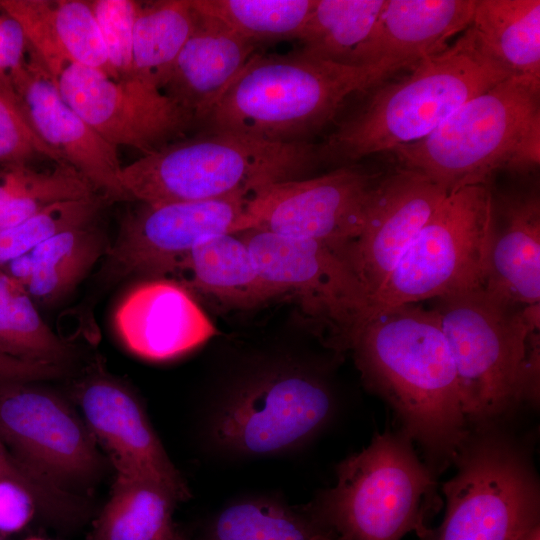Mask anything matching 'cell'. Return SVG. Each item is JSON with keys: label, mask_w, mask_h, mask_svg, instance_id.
Segmentation results:
<instances>
[{"label": "cell", "mask_w": 540, "mask_h": 540, "mask_svg": "<svg viewBox=\"0 0 540 540\" xmlns=\"http://www.w3.org/2000/svg\"><path fill=\"white\" fill-rule=\"evenodd\" d=\"M346 350L366 387L393 409L403 431L442 472L470 426L463 413L453 356L434 308L403 304L369 314Z\"/></svg>", "instance_id": "cell-1"}, {"label": "cell", "mask_w": 540, "mask_h": 540, "mask_svg": "<svg viewBox=\"0 0 540 540\" xmlns=\"http://www.w3.org/2000/svg\"><path fill=\"white\" fill-rule=\"evenodd\" d=\"M512 76L469 26L405 77L382 83L319 146L322 160L355 162L435 131L474 96Z\"/></svg>", "instance_id": "cell-2"}, {"label": "cell", "mask_w": 540, "mask_h": 540, "mask_svg": "<svg viewBox=\"0 0 540 540\" xmlns=\"http://www.w3.org/2000/svg\"><path fill=\"white\" fill-rule=\"evenodd\" d=\"M384 83L373 67H353L304 54H254L212 107L206 132L292 143L309 141L357 92Z\"/></svg>", "instance_id": "cell-3"}, {"label": "cell", "mask_w": 540, "mask_h": 540, "mask_svg": "<svg viewBox=\"0 0 540 540\" xmlns=\"http://www.w3.org/2000/svg\"><path fill=\"white\" fill-rule=\"evenodd\" d=\"M392 153L449 192L490 183L498 170L524 173L540 161V82L510 76L459 107L427 137Z\"/></svg>", "instance_id": "cell-4"}, {"label": "cell", "mask_w": 540, "mask_h": 540, "mask_svg": "<svg viewBox=\"0 0 540 540\" xmlns=\"http://www.w3.org/2000/svg\"><path fill=\"white\" fill-rule=\"evenodd\" d=\"M321 160L310 141L206 132L142 155L122 167L120 179L129 200L143 204L214 200L301 178Z\"/></svg>", "instance_id": "cell-5"}, {"label": "cell", "mask_w": 540, "mask_h": 540, "mask_svg": "<svg viewBox=\"0 0 540 540\" xmlns=\"http://www.w3.org/2000/svg\"><path fill=\"white\" fill-rule=\"evenodd\" d=\"M336 474V484L309 506L336 540L421 538L433 530L427 521L440 502L434 473L403 431L375 434Z\"/></svg>", "instance_id": "cell-6"}, {"label": "cell", "mask_w": 540, "mask_h": 540, "mask_svg": "<svg viewBox=\"0 0 540 540\" xmlns=\"http://www.w3.org/2000/svg\"><path fill=\"white\" fill-rule=\"evenodd\" d=\"M434 300L468 425L496 422L520 403L527 354L539 336L540 304L508 307L481 287Z\"/></svg>", "instance_id": "cell-7"}, {"label": "cell", "mask_w": 540, "mask_h": 540, "mask_svg": "<svg viewBox=\"0 0 540 540\" xmlns=\"http://www.w3.org/2000/svg\"><path fill=\"white\" fill-rule=\"evenodd\" d=\"M454 463L435 540H519L539 523V483L528 450L496 422L470 428Z\"/></svg>", "instance_id": "cell-8"}, {"label": "cell", "mask_w": 540, "mask_h": 540, "mask_svg": "<svg viewBox=\"0 0 540 540\" xmlns=\"http://www.w3.org/2000/svg\"><path fill=\"white\" fill-rule=\"evenodd\" d=\"M492 216L490 183L451 191L371 296L367 316L481 287Z\"/></svg>", "instance_id": "cell-9"}, {"label": "cell", "mask_w": 540, "mask_h": 540, "mask_svg": "<svg viewBox=\"0 0 540 540\" xmlns=\"http://www.w3.org/2000/svg\"><path fill=\"white\" fill-rule=\"evenodd\" d=\"M335 410L332 392L319 377L293 368L262 373L237 387L209 418L219 451L265 457L292 451L316 436Z\"/></svg>", "instance_id": "cell-10"}, {"label": "cell", "mask_w": 540, "mask_h": 540, "mask_svg": "<svg viewBox=\"0 0 540 540\" xmlns=\"http://www.w3.org/2000/svg\"><path fill=\"white\" fill-rule=\"evenodd\" d=\"M262 278L279 295L293 293L330 332L329 344L346 350L369 310V296L344 258L328 245L260 229L238 233Z\"/></svg>", "instance_id": "cell-11"}, {"label": "cell", "mask_w": 540, "mask_h": 540, "mask_svg": "<svg viewBox=\"0 0 540 540\" xmlns=\"http://www.w3.org/2000/svg\"><path fill=\"white\" fill-rule=\"evenodd\" d=\"M382 174L347 165L317 177L264 186L248 197L246 230L319 241L341 255L358 236Z\"/></svg>", "instance_id": "cell-12"}, {"label": "cell", "mask_w": 540, "mask_h": 540, "mask_svg": "<svg viewBox=\"0 0 540 540\" xmlns=\"http://www.w3.org/2000/svg\"><path fill=\"white\" fill-rule=\"evenodd\" d=\"M250 196V195H249ZM246 195L143 204L126 214L106 253L103 277H161L203 240L246 230Z\"/></svg>", "instance_id": "cell-13"}, {"label": "cell", "mask_w": 540, "mask_h": 540, "mask_svg": "<svg viewBox=\"0 0 540 540\" xmlns=\"http://www.w3.org/2000/svg\"><path fill=\"white\" fill-rule=\"evenodd\" d=\"M54 82L64 101L117 148L145 155L182 139L196 124L190 112L139 77L116 80L72 63Z\"/></svg>", "instance_id": "cell-14"}, {"label": "cell", "mask_w": 540, "mask_h": 540, "mask_svg": "<svg viewBox=\"0 0 540 540\" xmlns=\"http://www.w3.org/2000/svg\"><path fill=\"white\" fill-rule=\"evenodd\" d=\"M27 382H0V439L65 487L98 474L102 460L87 424L61 399Z\"/></svg>", "instance_id": "cell-15"}, {"label": "cell", "mask_w": 540, "mask_h": 540, "mask_svg": "<svg viewBox=\"0 0 540 540\" xmlns=\"http://www.w3.org/2000/svg\"><path fill=\"white\" fill-rule=\"evenodd\" d=\"M450 192L416 170L384 172L370 194L361 230L341 256L371 296Z\"/></svg>", "instance_id": "cell-16"}, {"label": "cell", "mask_w": 540, "mask_h": 540, "mask_svg": "<svg viewBox=\"0 0 540 540\" xmlns=\"http://www.w3.org/2000/svg\"><path fill=\"white\" fill-rule=\"evenodd\" d=\"M37 134L108 201H130L121 183L117 147L99 135L61 97L54 79L28 48L27 63L11 77Z\"/></svg>", "instance_id": "cell-17"}, {"label": "cell", "mask_w": 540, "mask_h": 540, "mask_svg": "<svg viewBox=\"0 0 540 540\" xmlns=\"http://www.w3.org/2000/svg\"><path fill=\"white\" fill-rule=\"evenodd\" d=\"M115 324L128 349L154 361L183 355L216 333L184 285L156 278L128 292L117 308Z\"/></svg>", "instance_id": "cell-18"}, {"label": "cell", "mask_w": 540, "mask_h": 540, "mask_svg": "<svg viewBox=\"0 0 540 540\" xmlns=\"http://www.w3.org/2000/svg\"><path fill=\"white\" fill-rule=\"evenodd\" d=\"M79 401L87 426L108 449L117 472L156 480L178 501L189 496L142 407L127 390L110 380L95 379L82 388Z\"/></svg>", "instance_id": "cell-19"}, {"label": "cell", "mask_w": 540, "mask_h": 540, "mask_svg": "<svg viewBox=\"0 0 540 540\" xmlns=\"http://www.w3.org/2000/svg\"><path fill=\"white\" fill-rule=\"evenodd\" d=\"M475 0H387L363 48L358 67H373L386 81L445 50L471 24Z\"/></svg>", "instance_id": "cell-20"}, {"label": "cell", "mask_w": 540, "mask_h": 540, "mask_svg": "<svg viewBox=\"0 0 540 540\" xmlns=\"http://www.w3.org/2000/svg\"><path fill=\"white\" fill-rule=\"evenodd\" d=\"M481 289L513 308L540 304V200L535 191L493 195Z\"/></svg>", "instance_id": "cell-21"}, {"label": "cell", "mask_w": 540, "mask_h": 540, "mask_svg": "<svg viewBox=\"0 0 540 540\" xmlns=\"http://www.w3.org/2000/svg\"><path fill=\"white\" fill-rule=\"evenodd\" d=\"M196 12V11H195ZM192 34L177 56L162 91L202 123L257 45L196 12Z\"/></svg>", "instance_id": "cell-22"}, {"label": "cell", "mask_w": 540, "mask_h": 540, "mask_svg": "<svg viewBox=\"0 0 540 540\" xmlns=\"http://www.w3.org/2000/svg\"><path fill=\"white\" fill-rule=\"evenodd\" d=\"M109 246L91 222L55 235L3 270L26 288L35 304L52 305L76 288Z\"/></svg>", "instance_id": "cell-23"}, {"label": "cell", "mask_w": 540, "mask_h": 540, "mask_svg": "<svg viewBox=\"0 0 540 540\" xmlns=\"http://www.w3.org/2000/svg\"><path fill=\"white\" fill-rule=\"evenodd\" d=\"M174 272L185 282L223 305L249 309L280 296L260 275L239 234H221L195 246Z\"/></svg>", "instance_id": "cell-24"}, {"label": "cell", "mask_w": 540, "mask_h": 540, "mask_svg": "<svg viewBox=\"0 0 540 540\" xmlns=\"http://www.w3.org/2000/svg\"><path fill=\"white\" fill-rule=\"evenodd\" d=\"M178 499L149 477L117 472L91 540H166L176 532L172 513Z\"/></svg>", "instance_id": "cell-25"}, {"label": "cell", "mask_w": 540, "mask_h": 540, "mask_svg": "<svg viewBox=\"0 0 540 540\" xmlns=\"http://www.w3.org/2000/svg\"><path fill=\"white\" fill-rule=\"evenodd\" d=\"M470 26L512 76L540 82L539 0H475Z\"/></svg>", "instance_id": "cell-26"}, {"label": "cell", "mask_w": 540, "mask_h": 540, "mask_svg": "<svg viewBox=\"0 0 540 540\" xmlns=\"http://www.w3.org/2000/svg\"><path fill=\"white\" fill-rule=\"evenodd\" d=\"M387 0H316L298 39L301 52L316 59L358 67Z\"/></svg>", "instance_id": "cell-27"}, {"label": "cell", "mask_w": 540, "mask_h": 540, "mask_svg": "<svg viewBox=\"0 0 540 540\" xmlns=\"http://www.w3.org/2000/svg\"><path fill=\"white\" fill-rule=\"evenodd\" d=\"M203 540H336L308 508L304 511L268 498L229 504L210 521Z\"/></svg>", "instance_id": "cell-28"}, {"label": "cell", "mask_w": 540, "mask_h": 540, "mask_svg": "<svg viewBox=\"0 0 540 540\" xmlns=\"http://www.w3.org/2000/svg\"><path fill=\"white\" fill-rule=\"evenodd\" d=\"M196 20L189 0L139 2L133 29L137 76L162 90Z\"/></svg>", "instance_id": "cell-29"}, {"label": "cell", "mask_w": 540, "mask_h": 540, "mask_svg": "<svg viewBox=\"0 0 540 540\" xmlns=\"http://www.w3.org/2000/svg\"><path fill=\"white\" fill-rule=\"evenodd\" d=\"M0 353L60 366L71 347L43 321L26 288L0 268Z\"/></svg>", "instance_id": "cell-30"}, {"label": "cell", "mask_w": 540, "mask_h": 540, "mask_svg": "<svg viewBox=\"0 0 540 540\" xmlns=\"http://www.w3.org/2000/svg\"><path fill=\"white\" fill-rule=\"evenodd\" d=\"M193 9L257 45L299 39L316 0H189Z\"/></svg>", "instance_id": "cell-31"}, {"label": "cell", "mask_w": 540, "mask_h": 540, "mask_svg": "<svg viewBox=\"0 0 540 540\" xmlns=\"http://www.w3.org/2000/svg\"><path fill=\"white\" fill-rule=\"evenodd\" d=\"M109 201L100 193L54 203L0 232V268L66 230L93 222Z\"/></svg>", "instance_id": "cell-32"}, {"label": "cell", "mask_w": 540, "mask_h": 540, "mask_svg": "<svg viewBox=\"0 0 540 540\" xmlns=\"http://www.w3.org/2000/svg\"><path fill=\"white\" fill-rule=\"evenodd\" d=\"M53 26L58 47L69 64L93 68L119 80L89 1L53 0Z\"/></svg>", "instance_id": "cell-33"}, {"label": "cell", "mask_w": 540, "mask_h": 540, "mask_svg": "<svg viewBox=\"0 0 540 540\" xmlns=\"http://www.w3.org/2000/svg\"><path fill=\"white\" fill-rule=\"evenodd\" d=\"M98 193L71 165L56 163L52 170L38 171L27 188L0 206V232L54 203L86 198Z\"/></svg>", "instance_id": "cell-34"}, {"label": "cell", "mask_w": 540, "mask_h": 540, "mask_svg": "<svg viewBox=\"0 0 540 540\" xmlns=\"http://www.w3.org/2000/svg\"><path fill=\"white\" fill-rule=\"evenodd\" d=\"M96 17L109 62L119 79L138 77L133 57V29L139 2L89 1Z\"/></svg>", "instance_id": "cell-35"}, {"label": "cell", "mask_w": 540, "mask_h": 540, "mask_svg": "<svg viewBox=\"0 0 540 540\" xmlns=\"http://www.w3.org/2000/svg\"><path fill=\"white\" fill-rule=\"evenodd\" d=\"M66 163L37 134L17 97L0 94V165L27 164L34 158Z\"/></svg>", "instance_id": "cell-36"}, {"label": "cell", "mask_w": 540, "mask_h": 540, "mask_svg": "<svg viewBox=\"0 0 540 540\" xmlns=\"http://www.w3.org/2000/svg\"><path fill=\"white\" fill-rule=\"evenodd\" d=\"M35 501L29 492L13 480L0 479V532L22 529L31 519Z\"/></svg>", "instance_id": "cell-37"}, {"label": "cell", "mask_w": 540, "mask_h": 540, "mask_svg": "<svg viewBox=\"0 0 540 540\" xmlns=\"http://www.w3.org/2000/svg\"><path fill=\"white\" fill-rule=\"evenodd\" d=\"M62 373V367L30 362L0 353V382H29L53 378Z\"/></svg>", "instance_id": "cell-38"}, {"label": "cell", "mask_w": 540, "mask_h": 540, "mask_svg": "<svg viewBox=\"0 0 540 540\" xmlns=\"http://www.w3.org/2000/svg\"><path fill=\"white\" fill-rule=\"evenodd\" d=\"M0 461L39 485H46L49 482L47 475L29 465L18 456L13 455L1 439Z\"/></svg>", "instance_id": "cell-39"}, {"label": "cell", "mask_w": 540, "mask_h": 540, "mask_svg": "<svg viewBox=\"0 0 540 540\" xmlns=\"http://www.w3.org/2000/svg\"><path fill=\"white\" fill-rule=\"evenodd\" d=\"M0 94L6 95L9 97H17L9 77L3 72L1 66H0Z\"/></svg>", "instance_id": "cell-40"}, {"label": "cell", "mask_w": 540, "mask_h": 540, "mask_svg": "<svg viewBox=\"0 0 540 540\" xmlns=\"http://www.w3.org/2000/svg\"><path fill=\"white\" fill-rule=\"evenodd\" d=\"M519 540H540V524L537 523L525 531Z\"/></svg>", "instance_id": "cell-41"}, {"label": "cell", "mask_w": 540, "mask_h": 540, "mask_svg": "<svg viewBox=\"0 0 540 540\" xmlns=\"http://www.w3.org/2000/svg\"><path fill=\"white\" fill-rule=\"evenodd\" d=\"M420 540H435V530H432L429 534L421 537Z\"/></svg>", "instance_id": "cell-42"}, {"label": "cell", "mask_w": 540, "mask_h": 540, "mask_svg": "<svg viewBox=\"0 0 540 540\" xmlns=\"http://www.w3.org/2000/svg\"><path fill=\"white\" fill-rule=\"evenodd\" d=\"M166 540H184L180 534L176 531L174 534H172L168 539Z\"/></svg>", "instance_id": "cell-43"}, {"label": "cell", "mask_w": 540, "mask_h": 540, "mask_svg": "<svg viewBox=\"0 0 540 540\" xmlns=\"http://www.w3.org/2000/svg\"><path fill=\"white\" fill-rule=\"evenodd\" d=\"M27 540H44V539H40V538H30V539H27Z\"/></svg>", "instance_id": "cell-44"}]
</instances>
